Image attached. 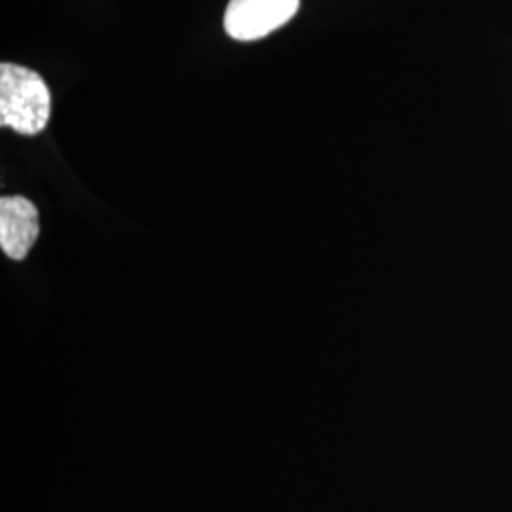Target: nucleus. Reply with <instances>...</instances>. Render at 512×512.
I'll return each mask as SVG.
<instances>
[{
    "label": "nucleus",
    "mask_w": 512,
    "mask_h": 512,
    "mask_svg": "<svg viewBox=\"0 0 512 512\" xmlns=\"http://www.w3.org/2000/svg\"><path fill=\"white\" fill-rule=\"evenodd\" d=\"M52 95L40 74L14 65L0 67V124L19 135H37L48 126Z\"/></svg>",
    "instance_id": "nucleus-1"
},
{
    "label": "nucleus",
    "mask_w": 512,
    "mask_h": 512,
    "mask_svg": "<svg viewBox=\"0 0 512 512\" xmlns=\"http://www.w3.org/2000/svg\"><path fill=\"white\" fill-rule=\"evenodd\" d=\"M298 8L300 0H230L224 29L236 40L253 42L287 25Z\"/></svg>",
    "instance_id": "nucleus-2"
},
{
    "label": "nucleus",
    "mask_w": 512,
    "mask_h": 512,
    "mask_svg": "<svg viewBox=\"0 0 512 512\" xmlns=\"http://www.w3.org/2000/svg\"><path fill=\"white\" fill-rule=\"evenodd\" d=\"M40 226L35 203L23 196L0 200V247L12 260H23L35 247Z\"/></svg>",
    "instance_id": "nucleus-3"
}]
</instances>
